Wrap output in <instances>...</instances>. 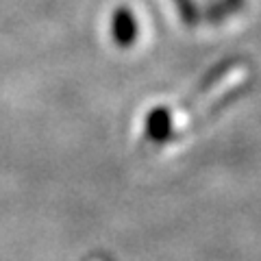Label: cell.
<instances>
[{"label": "cell", "mask_w": 261, "mask_h": 261, "mask_svg": "<svg viewBox=\"0 0 261 261\" xmlns=\"http://www.w3.org/2000/svg\"><path fill=\"white\" fill-rule=\"evenodd\" d=\"M231 13H235L233 9H231V5L226 3V0H216L214 5H209L207 7V11H205V15H207V20L209 22H220V20H224L226 15H231Z\"/></svg>", "instance_id": "4"}, {"label": "cell", "mask_w": 261, "mask_h": 261, "mask_svg": "<svg viewBox=\"0 0 261 261\" xmlns=\"http://www.w3.org/2000/svg\"><path fill=\"white\" fill-rule=\"evenodd\" d=\"M137 33H140V24L135 20V13L126 9V7H120L113 13L111 20V35L113 42L118 46H130L137 39Z\"/></svg>", "instance_id": "2"}, {"label": "cell", "mask_w": 261, "mask_h": 261, "mask_svg": "<svg viewBox=\"0 0 261 261\" xmlns=\"http://www.w3.org/2000/svg\"><path fill=\"white\" fill-rule=\"evenodd\" d=\"M226 3L231 5V9H233V11H240L242 7H244V0H226Z\"/></svg>", "instance_id": "5"}, {"label": "cell", "mask_w": 261, "mask_h": 261, "mask_svg": "<svg viewBox=\"0 0 261 261\" xmlns=\"http://www.w3.org/2000/svg\"><path fill=\"white\" fill-rule=\"evenodd\" d=\"M174 135V116L168 107H157L146 116V137L152 144H163Z\"/></svg>", "instance_id": "1"}, {"label": "cell", "mask_w": 261, "mask_h": 261, "mask_svg": "<svg viewBox=\"0 0 261 261\" xmlns=\"http://www.w3.org/2000/svg\"><path fill=\"white\" fill-rule=\"evenodd\" d=\"M174 5L178 9L181 20L187 24V27H196V24L200 22V11H198V7H196L194 0H174Z\"/></svg>", "instance_id": "3"}]
</instances>
